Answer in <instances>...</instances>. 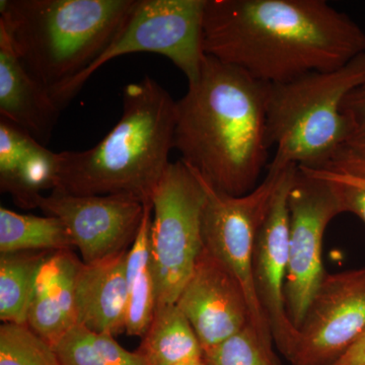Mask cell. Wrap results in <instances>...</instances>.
Segmentation results:
<instances>
[{
    "label": "cell",
    "instance_id": "24",
    "mask_svg": "<svg viewBox=\"0 0 365 365\" xmlns=\"http://www.w3.org/2000/svg\"><path fill=\"white\" fill-rule=\"evenodd\" d=\"M0 365H60L56 350L28 325L0 327Z\"/></svg>",
    "mask_w": 365,
    "mask_h": 365
},
{
    "label": "cell",
    "instance_id": "16",
    "mask_svg": "<svg viewBox=\"0 0 365 365\" xmlns=\"http://www.w3.org/2000/svg\"><path fill=\"white\" fill-rule=\"evenodd\" d=\"M127 252L95 263H81L74 288L78 326L112 336L125 332Z\"/></svg>",
    "mask_w": 365,
    "mask_h": 365
},
{
    "label": "cell",
    "instance_id": "1",
    "mask_svg": "<svg viewBox=\"0 0 365 365\" xmlns=\"http://www.w3.org/2000/svg\"><path fill=\"white\" fill-rule=\"evenodd\" d=\"M204 51L263 83L344 66L365 32L325 0H207Z\"/></svg>",
    "mask_w": 365,
    "mask_h": 365
},
{
    "label": "cell",
    "instance_id": "25",
    "mask_svg": "<svg viewBox=\"0 0 365 365\" xmlns=\"http://www.w3.org/2000/svg\"><path fill=\"white\" fill-rule=\"evenodd\" d=\"M204 365H278L273 343L249 324L220 344L203 352Z\"/></svg>",
    "mask_w": 365,
    "mask_h": 365
},
{
    "label": "cell",
    "instance_id": "23",
    "mask_svg": "<svg viewBox=\"0 0 365 365\" xmlns=\"http://www.w3.org/2000/svg\"><path fill=\"white\" fill-rule=\"evenodd\" d=\"M60 365H151L141 353L129 351L108 334L76 326L55 346Z\"/></svg>",
    "mask_w": 365,
    "mask_h": 365
},
{
    "label": "cell",
    "instance_id": "9",
    "mask_svg": "<svg viewBox=\"0 0 365 365\" xmlns=\"http://www.w3.org/2000/svg\"><path fill=\"white\" fill-rule=\"evenodd\" d=\"M289 263L285 282V306L299 330L309 302L324 276L323 242L327 227L342 215L330 188L297 168L288 195Z\"/></svg>",
    "mask_w": 365,
    "mask_h": 365
},
{
    "label": "cell",
    "instance_id": "4",
    "mask_svg": "<svg viewBox=\"0 0 365 365\" xmlns=\"http://www.w3.org/2000/svg\"><path fill=\"white\" fill-rule=\"evenodd\" d=\"M136 0H1L6 31L29 72L54 95L105 51Z\"/></svg>",
    "mask_w": 365,
    "mask_h": 365
},
{
    "label": "cell",
    "instance_id": "10",
    "mask_svg": "<svg viewBox=\"0 0 365 365\" xmlns=\"http://www.w3.org/2000/svg\"><path fill=\"white\" fill-rule=\"evenodd\" d=\"M365 330V267L326 273L307 307L292 365H334Z\"/></svg>",
    "mask_w": 365,
    "mask_h": 365
},
{
    "label": "cell",
    "instance_id": "2",
    "mask_svg": "<svg viewBox=\"0 0 365 365\" xmlns=\"http://www.w3.org/2000/svg\"><path fill=\"white\" fill-rule=\"evenodd\" d=\"M188 85L177 101L174 148L215 189L246 195L269 165L266 83L206 54Z\"/></svg>",
    "mask_w": 365,
    "mask_h": 365
},
{
    "label": "cell",
    "instance_id": "17",
    "mask_svg": "<svg viewBox=\"0 0 365 365\" xmlns=\"http://www.w3.org/2000/svg\"><path fill=\"white\" fill-rule=\"evenodd\" d=\"M83 260L73 250L52 252L41 266L26 325L55 347L76 323V275Z\"/></svg>",
    "mask_w": 365,
    "mask_h": 365
},
{
    "label": "cell",
    "instance_id": "22",
    "mask_svg": "<svg viewBox=\"0 0 365 365\" xmlns=\"http://www.w3.org/2000/svg\"><path fill=\"white\" fill-rule=\"evenodd\" d=\"M52 252L0 254V319L26 325L29 307L41 266Z\"/></svg>",
    "mask_w": 365,
    "mask_h": 365
},
{
    "label": "cell",
    "instance_id": "20",
    "mask_svg": "<svg viewBox=\"0 0 365 365\" xmlns=\"http://www.w3.org/2000/svg\"><path fill=\"white\" fill-rule=\"evenodd\" d=\"M61 250H73V245L58 217L21 215L0 208V254Z\"/></svg>",
    "mask_w": 365,
    "mask_h": 365
},
{
    "label": "cell",
    "instance_id": "12",
    "mask_svg": "<svg viewBox=\"0 0 365 365\" xmlns=\"http://www.w3.org/2000/svg\"><path fill=\"white\" fill-rule=\"evenodd\" d=\"M295 172L297 167L283 172L259 228L253 255L255 292L267 319L273 342L287 359L299 334L288 317L284 297L289 263L288 195Z\"/></svg>",
    "mask_w": 365,
    "mask_h": 365
},
{
    "label": "cell",
    "instance_id": "14",
    "mask_svg": "<svg viewBox=\"0 0 365 365\" xmlns=\"http://www.w3.org/2000/svg\"><path fill=\"white\" fill-rule=\"evenodd\" d=\"M60 153L0 118V190L24 209L38 208L45 191L58 186Z\"/></svg>",
    "mask_w": 365,
    "mask_h": 365
},
{
    "label": "cell",
    "instance_id": "19",
    "mask_svg": "<svg viewBox=\"0 0 365 365\" xmlns=\"http://www.w3.org/2000/svg\"><path fill=\"white\" fill-rule=\"evenodd\" d=\"M137 351L151 365H178L203 357L195 331L177 304H157Z\"/></svg>",
    "mask_w": 365,
    "mask_h": 365
},
{
    "label": "cell",
    "instance_id": "13",
    "mask_svg": "<svg viewBox=\"0 0 365 365\" xmlns=\"http://www.w3.org/2000/svg\"><path fill=\"white\" fill-rule=\"evenodd\" d=\"M176 304L195 331L203 352L252 324L242 285L205 248Z\"/></svg>",
    "mask_w": 365,
    "mask_h": 365
},
{
    "label": "cell",
    "instance_id": "27",
    "mask_svg": "<svg viewBox=\"0 0 365 365\" xmlns=\"http://www.w3.org/2000/svg\"><path fill=\"white\" fill-rule=\"evenodd\" d=\"M334 365H365V330Z\"/></svg>",
    "mask_w": 365,
    "mask_h": 365
},
{
    "label": "cell",
    "instance_id": "26",
    "mask_svg": "<svg viewBox=\"0 0 365 365\" xmlns=\"http://www.w3.org/2000/svg\"><path fill=\"white\" fill-rule=\"evenodd\" d=\"M342 111L349 125L347 145L365 150V83L348 93Z\"/></svg>",
    "mask_w": 365,
    "mask_h": 365
},
{
    "label": "cell",
    "instance_id": "7",
    "mask_svg": "<svg viewBox=\"0 0 365 365\" xmlns=\"http://www.w3.org/2000/svg\"><path fill=\"white\" fill-rule=\"evenodd\" d=\"M150 255L158 304H176L204 248V190L181 160L170 163L153 200Z\"/></svg>",
    "mask_w": 365,
    "mask_h": 365
},
{
    "label": "cell",
    "instance_id": "5",
    "mask_svg": "<svg viewBox=\"0 0 365 365\" xmlns=\"http://www.w3.org/2000/svg\"><path fill=\"white\" fill-rule=\"evenodd\" d=\"M365 83V53L335 71H314L289 81L266 83L267 169L313 168L347 143L342 111L348 93Z\"/></svg>",
    "mask_w": 365,
    "mask_h": 365
},
{
    "label": "cell",
    "instance_id": "21",
    "mask_svg": "<svg viewBox=\"0 0 365 365\" xmlns=\"http://www.w3.org/2000/svg\"><path fill=\"white\" fill-rule=\"evenodd\" d=\"M297 169L325 182L342 213H352L365 223V150L345 144L325 163Z\"/></svg>",
    "mask_w": 365,
    "mask_h": 365
},
{
    "label": "cell",
    "instance_id": "6",
    "mask_svg": "<svg viewBox=\"0 0 365 365\" xmlns=\"http://www.w3.org/2000/svg\"><path fill=\"white\" fill-rule=\"evenodd\" d=\"M207 0H136L121 30L85 72L52 96L61 109L108 62L124 55L155 53L172 61L188 83L200 76L203 21Z\"/></svg>",
    "mask_w": 365,
    "mask_h": 365
},
{
    "label": "cell",
    "instance_id": "11",
    "mask_svg": "<svg viewBox=\"0 0 365 365\" xmlns=\"http://www.w3.org/2000/svg\"><path fill=\"white\" fill-rule=\"evenodd\" d=\"M146 204L129 195L78 196L55 190L40 199L38 208L62 220L81 260L91 264L128 251Z\"/></svg>",
    "mask_w": 365,
    "mask_h": 365
},
{
    "label": "cell",
    "instance_id": "28",
    "mask_svg": "<svg viewBox=\"0 0 365 365\" xmlns=\"http://www.w3.org/2000/svg\"><path fill=\"white\" fill-rule=\"evenodd\" d=\"M178 365H204L203 357L198 359L190 360V361L184 362V364Z\"/></svg>",
    "mask_w": 365,
    "mask_h": 365
},
{
    "label": "cell",
    "instance_id": "15",
    "mask_svg": "<svg viewBox=\"0 0 365 365\" xmlns=\"http://www.w3.org/2000/svg\"><path fill=\"white\" fill-rule=\"evenodd\" d=\"M61 108L26 68L0 28V116L42 144L49 143Z\"/></svg>",
    "mask_w": 365,
    "mask_h": 365
},
{
    "label": "cell",
    "instance_id": "18",
    "mask_svg": "<svg viewBox=\"0 0 365 365\" xmlns=\"http://www.w3.org/2000/svg\"><path fill=\"white\" fill-rule=\"evenodd\" d=\"M153 203L146 204L143 223L126 258L128 289L126 326L129 336L143 337L157 309V287L150 255V228Z\"/></svg>",
    "mask_w": 365,
    "mask_h": 365
},
{
    "label": "cell",
    "instance_id": "8",
    "mask_svg": "<svg viewBox=\"0 0 365 365\" xmlns=\"http://www.w3.org/2000/svg\"><path fill=\"white\" fill-rule=\"evenodd\" d=\"M287 169H267L260 184L242 196L223 193L191 169L200 180L204 190V248L239 281L248 299L252 325L264 339L272 343L270 327L255 292L253 255L262 220Z\"/></svg>",
    "mask_w": 365,
    "mask_h": 365
},
{
    "label": "cell",
    "instance_id": "3",
    "mask_svg": "<svg viewBox=\"0 0 365 365\" xmlns=\"http://www.w3.org/2000/svg\"><path fill=\"white\" fill-rule=\"evenodd\" d=\"M176 117V101L155 79L125 86L123 112L112 130L90 150L60 153L57 191L151 203L170 163Z\"/></svg>",
    "mask_w": 365,
    "mask_h": 365
}]
</instances>
